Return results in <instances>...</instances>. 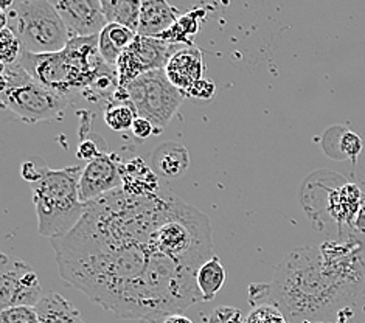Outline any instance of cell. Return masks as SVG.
Wrapping results in <instances>:
<instances>
[{"label": "cell", "mask_w": 365, "mask_h": 323, "mask_svg": "<svg viewBox=\"0 0 365 323\" xmlns=\"http://www.w3.org/2000/svg\"><path fill=\"white\" fill-rule=\"evenodd\" d=\"M165 195L131 196L120 188L86 204L75 229L50 240L61 278L121 319L160 323L202 302L196 272L151 244Z\"/></svg>", "instance_id": "obj_1"}, {"label": "cell", "mask_w": 365, "mask_h": 323, "mask_svg": "<svg viewBox=\"0 0 365 323\" xmlns=\"http://www.w3.org/2000/svg\"><path fill=\"white\" fill-rule=\"evenodd\" d=\"M364 294V244L356 237L295 249L271 283L249 286L254 307L275 304L289 323H337Z\"/></svg>", "instance_id": "obj_2"}, {"label": "cell", "mask_w": 365, "mask_h": 323, "mask_svg": "<svg viewBox=\"0 0 365 323\" xmlns=\"http://www.w3.org/2000/svg\"><path fill=\"white\" fill-rule=\"evenodd\" d=\"M17 63L34 80L67 100L76 92L83 95L100 76L115 71L100 55L98 36L72 38L58 53L33 55L24 51Z\"/></svg>", "instance_id": "obj_3"}, {"label": "cell", "mask_w": 365, "mask_h": 323, "mask_svg": "<svg viewBox=\"0 0 365 323\" xmlns=\"http://www.w3.org/2000/svg\"><path fill=\"white\" fill-rule=\"evenodd\" d=\"M151 244L155 252L173 263L197 274L213 257L210 221L197 208L167 193L160 220L151 235Z\"/></svg>", "instance_id": "obj_4"}, {"label": "cell", "mask_w": 365, "mask_h": 323, "mask_svg": "<svg viewBox=\"0 0 365 323\" xmlns=\"http://www.w3.org/2000/svg\"><path fill=\"white\" fill-rule=\"evenodd\" d=\"M81 167L48 170L39 182L33 183V202L38 216V232L48 240L72 232L86 213L80 198Z\"/></svg>", "instance_id": "obj_5"}, {"label": "cell", "mask_w": 365, "mask_h": 323, "mask_svg": "<svg viewBox=\"0 0 365 323\" xmlns=\"http://www.w3.org/2000/svg\"><path fill=\"white\" fill-rule=\"evenodd\" d=\"M0 80L2 106L25 123L34 125L64 117L68 100L34 80L19 63L2 64Z\"/></svg>", "instance_id": "obj_6"}, {"label": "cell", "mask_w": 365, "mask_h": 323, "mask_svg": "<svg viewBox=\"0 0 365 323\" xmlns=\"http://www.w3.org/2000/svg\"><path fill=\"white\" fill-rule=\"evenodd\" d=\"M8 29L21 39L24 51L33 55H48L63 51L71 36L66 24L50 0L17 2L6 13Z\"/></svg>", "instance_id": "obj_7"}, {"label": "cell", "mask_w": 365, "mask_h": 323, "mask_svg": "<svg viewBox=\"0 0 365 323\" xmlns=\"http://www.w3.org/2000/svg\"><path fill=\"white\" fill-rule=\"evenodd\" d=\"M123 91L126 100L135 109L137 117L151 121L155 135L162 134L187 98L184 92L171 84L165 71L143 73L129 83Z\"/></svg>", "instance_id": "obj_8"}, {"label": "cell", "mask_w": 365, "mask_h": 323, "mask_svg": "<svg viewBox=\"0 0 365 323\" xmlns=\"http://www.w3.org/2000/svg\"><path fill=\"white\" fill-rule=\"evenodd\" d=\"M44 292L34 269L17 257L0 255V304L11 307H38Z\"/></svg>", "instance_id": "obj_9"}, {"label": "cell", "mask_w": 365, "mask_h": 323, "mask_svg": "<svg viewBox=\"0 0 365 323\" xmlns=\"http://www.w3.org/2000/svg\"><path fill=\"white\" fill-rule=\"evenodd\" d=\"M175 47L159 38L137 34L134 42L120 56L115 66L120 89L137 80L143 73L165 71L170 58L175 55Z\"/></svg>", "instance_id": "obj_10"}, {"label": "cell", "mask_w": 365, "mask_h": 323, "mask_svg": "<svg viewBox=\"0 0 365 323\" xmlns=\"http://www.w3.org/2000/svg\"><path fill=\"white\" fill-rule=\"evenodd\" d=\"M121 162L114 153H103L88 162L80 178V198L84 204L123 188Z\"/></svg>", "instance_id": "obj_11"}, {"label": "cell", "mask_w": 365, "mask_h": 323, "mask_svg": "<svg viewBox=\"0 0 365 323\" xmlns=\"http://www.w3.org/2000/svg\"><path fill=\"white\" fill-rule=\"evenodd\" d=\"M66 24L68 36H98L109 24L100 0H50Z\"/></svg>", "instance_id": "obj_12"}, {"label": "cell", "mask_w": 365, "mask_h": 323, "mask_svg": "<svg viewBox=\"0 0 365 323\" xmlns=\"http://www.w3.org/2000/svg\"><path fill=\"white\" fill-rule=\"evenodd\" d=\"M165 73H167L171 84L178 87L180 92H184L187 97V92L191 87L199 80H202L204 63L201 50L193 46L176 50L165 67Z\"/></svg>", "instance_id": "obj_13"}, {"label": "cell", "mask_w": 365, "mask_h": 323, "mask_svg": "<svg viewBox=\"0 0 365 323\" xmlns=\"http://www.w3.org/2000/svg\"><path fill=\"white\" fill-rule=\"evenodd\" d=\"M179 21L178 10L167 0H142L140 24L137 34L150 38H160Z\"/></svg>", "instance_id": "obj_14"}, {"label": "cell", "mask_w": 365, "mask_h": 323, "mask_svg": "<svg viewBox=\"0 0 365 323\" xmlns=\"http://www.w3.org/2000/svg\"><path fill=\"white\" fill-rule=\"evenodd\" d=\"M123 190L131 196H154L160 193L158 174L140 157L123 162L120 167Z\"/></svg>", "instance_id": "obj_15"}, {"label": "cell", "mask_w": 365, "mask_h": 323, "mask_svg": "<svg viewBox=\"0 0 365 323\" xmlns=\"http://www.w3.org/2000/svg\"><path fill=\"white\" fill-rule=\"evenodd\" d=\"M151 165L160 176L176 179L188 170L190 155L184 145L178 142H165L154 150L151 155Z\"/></svg>", "instance_id": "obj_16"}, {"label": "cell", "mask_w": 365, "mask_h": 323, "mask_svg": "<svg viewBox=\"0 0 365 323\" xmlns=\"http://www.w3.org/2000/svg\"><path fill=\"white\" fill-rule=\"evenodd\" d=\"M137 33L120 24H108L98 34V50L104 63L115 67L123 51L131 46Z\"/></svg>", "instance_id": "obj_17"}, {"label": "cell", "mask_w": 365, "mask_h": 323, "mask_svg": "<svg viewBox=\"0 0 365 323\" xmlns=\"http://www.w3.org/2000/svg\"><path fill=\"white\" fill-rule=\"evenodd\" d=\"M41 323H84L81 314L66 297L50 292L38 303Z\"/></svg>", "instance_id": "obj_18"}, {"label": "cell", "mask_w": 365, "mask_h": 323, "mask_svg": "<svg viewBox=\"0 0 365 323\" xmlns=\"http://www.w3.org/2000/svg\"><path fill=\"white\" fill-rule=\"evenodd\" d=\"M361 190L358 185L346 183L341 190L336 191V198L329 199V210L334 215L339 225L354 227V220L358 216L359 207L364 202L361 199Z\"/></svg>", "instance_id": "obj_19"}, {"label": "cell", "mask_w": 365, "mask_h": 323, "mask_svg": "<svg viewBox=\"0 0 365 323\" xmlns=\"http://www.w3.org/2000/svg\"><path fill=\"white\" fill-rule=\"evenodd\" d=\"M197 287L201 291L202 302H210L215 299L225 283V269L221 263V260L213 255L207 261L196 274Z\"/></svg>", "instance_id": "obj_20"}, {"label": "cell", "mask_w": 365, "mask_h": 323, "mask_svg": "<svg viewBox=\"0 0 365 323\" xmlns=\"http://www.w3.org/2000/svg\"><path fill=\"white\" fill-rule=\"evenodd\" d=\"M142 0H112L110 4L103 6L104 16L109 24H120L125 27L138 31L140 24Z\"/></svg>", "instance_id": "obj_21"}, {"label": "cell", "mask_w": 365, "mask_h": 323, "mask_svg": "<svg viewBox=\"0 0 365 323\" xmlns=\"http://www.w3.org/2000/svg\"><path fill=\"white\" fill-rule=\"evenodd\" d=\"M199 16H204V11L196 10L191 11L190 14L179 17V21L173 25L168 31H165L159 39L171 43V46L185 43V46L191 47L193 36L199 30Z\"/></svg>", "instance_id": "obj_22"}, {"label": "cell", "mask_w": 365, "mask_h": 323, "mask_svg": "<svg viewBox=\"0 0 365 323\" xmlns=\"http://www.w3.org/2000/svg\"><path fill=\"white\" fill-rule=\"evenodd\" d=\"M137 112L129 101H110L104 111V121L112 130L131 129Z\"/></svg>", "instance_id": "obj_23"}, {"label": "cell", "mask_w": 365, "mask_h": 323, "mask_svg": "<svg viewBox=\"0 0 365 323\" xmlns=\"http://www.w3.org/2000/svg\"><path fill=\"white\" fill-rule=\"evenodd\" d=\"M24 53L21 39L11 29H2L0 31V59L4 66L16 64Z\"/></svg>", "instance_id": "obj_24"}, {"label": "cell", "mask_w": 365, "mask_h": 323, "mask_svg": "<svg viewBox=\"0 0 365 323\" xmlns=\"http://www.w3.org/2000/svg\"><path fill=\"white\" fill-rule=\"evenodd\" d=\"M246 323H289L284 314L275 304H258L249 312Z\"/></svg>", "instance_id": "obj_25"}, {"label": "cell", "mask_w": 365, "mask_h": 323, "mask_svg": "<svg viewBox=\"0 0 365 323\" xmlns=\"http://www.w3.org/2000/svg\"><path fill=\"white\" fill-rule=\"evenodd\" d=\"M0 323H41L36 307H11L0 312Z\"/></svg>", "instance_id": "obj_26"}, {"label": "cell", "mask_w": 365, "mask_h": 323, "mask_svg": "<svg viewBox=\"0 0 365 323\" xmlns=\"http://www.w3.org/2000/svg\"><path fill=\"white\" fill-rule=\"evenodd\" d=\"M48 170L50 168L44 159H41V157H29L27 160L22 162L21 176L24 180H27L30 185H33V183H36L44 178Z\"/></svg>", "instance_id": "obj_27"}, {"label": "cell", "mask_w": 365, "mask_h": 323, "mask_svg": "<svg viewBox=\"0 0 365 323\" xmlns=\"http://www.w3.org/2000/svg\"><path fill=\"white\" fill-rule=\"evenodd\" d=\"M208 323H246V320L242 317L241 309L232 307H220L213 311Z\"/></svg>", "instance_id": "obj_28"}, {"label": "cell", "mask_w": 365, "mask_h": 323, "mask_svg": "<svg viewBox=\"0 0 365 323\" xmlns=\"http://www.w3.org/2000/svg\"><path fill=\"white\" fill-rule=\"evenodd\" d=\"M341 150L344 151L345 157H350L353 162H356V157L362 151V140L358 134L346 130L341 138Z\"/></svg>", "instance_id": "obj_29"}, {"label": "cell", "mask_w": 365, "mask_h": 323, "mask_svg": "<svg viewBox=\"0 0 365 323\" xmlns=\"http://www.w3.org/2000/svg\"><path fill=\"white\" fill-rule=\"evenodd\" d=\"M103 153H108L104 151L100 148V143L98 140H95V138H84V140L80 143V146H78V159L81 160H93L97 159L98 155H101Z\"/></svg>", "instance_id": "obj_30"}, {"label": "cell", "mask_w": 365, "mask_h": 323, "mask_svg": "<svg viewBox=\"0 0 365 323\" xmlns=\"http://www.w3.org/2000/svg\"><path fill=\"white\" fill-rule=\"evenodd\" d=\"M216 91V86L215 83L208 81V80H199L191 89L187 92V97L188 98H193V100H210Z\"/></svg>", "instance_id": "obj_31"}, {"label": "cell", "mask_w": 365, "mask_h": 323, "mask_svg": "<svg viewBox=\"0 0 365 323\" xmlns=\"http://www.w3.org/2000/svg\"><path fill=\"white\" fill-rule=\"evenodd\" d=\"M134 137L140 138V140H146L148 137H151L155 134V129L150 120H146L143 117H137L134 120V125L131 128Z\"/></svg>", "instance_id": "obj_32"}, {"label": "cell", "mask_w": 365, "mask_h": 323, "mask_svg": "<svg viewBox=\"0 0 365 323\" xmlns=\"http://www.w3.org/2000/svg\"><path fill=\"white\" fill-rule=\"evenodd\" d=\"M364 260H365V244H364ZM350 323H365V294L359 303L353 308V319Z\"/></svg>", "instance_id": "obj_33"}, {"label": "cell", "mask_w": 365, "mask_h": 323, "mask_svg": "<svg viewBox=\"0 0 365 323\" xmlns=\"http://www.w3.org/2000/svg\"><path fill=\"white\" fill-rule=\"evenodd\" d=\"M354 229L361 233H365V200L361 204L358 216L354 220Z\"/></svg>", "instance_id": "obj_34"}, {"label": "cell", "mask_w": 365, "mask_h": 323, "mask_svg": "<svg viewBox=\"0 0 365 323\" xmlns=\"http://www.w3.org/2000/svg\"><path fill=\"white\" fill-rule=\"evenodd\" d=\"M160 323H193L188 317L182 316V314H170V316L165 317Z\"/></svg>", "instance_id": "obj_35"}, {"label": "cell", "mask_w": 365, "mask_h": 323, "mask_svg": "<svg viewBox=\"0 0 365 323\" xmlns=\"http://www.w3.org/2000/svg\"><path fill=\"white\" fill-rule=\"evenodd\" d=\"M16 5V0H0V10L2 13H8Z\"/></svg>", "instance_id": "obj_36"}, {"label": "cell", "mask_w": 365, "mask_h": 323, "mask_svg": "<svg viewBox=\"0 0 365 323\" xmlns=\"http://www.w3.org/2000/svg\"><path fill=\"white\" fill-rule=\"evenodd\" d=\"M100 2H101V5L104 6V5H108V4H110V2H112V0H100Z\"/></svg>", "instance_id": "obj_37"}, {"label": "cell", "mask_w": 365, "mask_h": 323, "mask_svg": "<svg viewBox=\"0 0 365 323\" xmlns=\"http://www.w3.org/2000/svg\"><path fill=\"white\" fill-rule=\"evenodd\" d=\"M337 323H350V322H346V320H339Z\"/></svg>", "instance_id": "obj_38"}, {"label": "cell", "mask_w": 365, "mask_h": 323, "mask_svg": "<svg viewBox=\"0 0 365 323\" xmlns=\"http://www.w3.org/2000/svg\"><path fill=\"white\" fill-rule=\"evenodd\" d=\"M17 2H25V0H16V4H17Z\"/></svg>", "instance_id": "obj_39"}]
</instances>
